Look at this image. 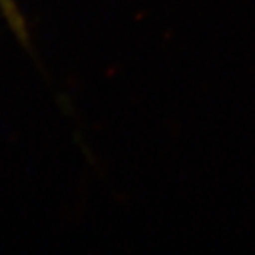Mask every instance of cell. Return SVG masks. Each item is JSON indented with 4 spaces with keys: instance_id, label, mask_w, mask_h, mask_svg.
Masks as SVG:
<instances>
[{
    "instance_id": "cell-1",
    "label": "cell",
    "mask_w": 255,
    "mask_h": 255,
    "mask_svg": "<svg viewBox=\"0 0 255 255\" xmlns=\"http://www.w3.org/2000/svg\"><path fill=\"white\" fill-rule=\"evenodd\" d=\"M0 3H2L3 12H5V15H7V18L13 23V27L18 28L20 17L17 15V10H15V5L12 3V0H0Z\"/></svg>"
}]
</instances>
